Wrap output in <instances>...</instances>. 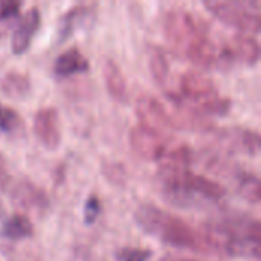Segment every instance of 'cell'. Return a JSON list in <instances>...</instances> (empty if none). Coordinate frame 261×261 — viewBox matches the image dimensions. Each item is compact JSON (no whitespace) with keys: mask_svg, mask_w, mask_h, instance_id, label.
Instances as JSON below:
<instances>
[{"mask_svg":"<svg viewBox=\"0 0 261 261\" xmlns=\"http://www.w3.org/2000/svg\"><path fill=\"white\" fill-rule=\"evenodd\" d=\"M164 31L170 44L200 67L220 64V50L208 38L205 28L187 9H171L165 15Z\"/></svg>","mask_w":261,"mask_h":261,"instance_id":"cell-1","label":"cell"},{"mask_svg":"<svg viewBox=\"0 0 261 261\" xmlns=\"http://www.w3.org/2000/svg\"><path fill=\"white\" fill-rule=\"evenodd\" d=\"M210 251L237 258H260L261 225L251 217H226L203 232Z\"/></svg>","mask_w":261,"mask_h":261,"instance_id":"cell-2","label":"cell"},{"mask_svg":"<svg viewBox=\"0 0 261 261\" xmlns=\"http://www.w3.org/2000/svg\"><path fill=\"white\" fill-rule=\"evenodd\" d=\"M135 219L144 232L158 237L168 246L196 252L210 251L206 239L200 231L154 205L145 203L138 206Z\"/></svg>","mask_w":261,"mask_h":261,"instance_id":"cell-3","label":"cell"},{"mask_svg":"<svg viewBox=\"0 0 261 261\" xmlns=\"http://www.w3.org/2000/svg\"><path fill=\"white\" fill-rule=\"evenodd\" d=\"M165 199L180 208H200L216 205L225 197V190L217 182L194 174L191 170L161 177Z\"/></svg>","mask_w":261,"mask_h":261,"instance_id":"cell-4","label":"cell"},{"mask_svg":"<svg viewBox=\"0 0 261 261\" xmlns=\"http://www.w3.org/2000/svg\"><path fill=\"white\" fill-rule=\"evenodd\" d=\"M180 90L184 99L193 104V110L202 115H225L229 101L222 98L214 83L203 73L185 72L180 78Z\"/></svg>","mask_w":261,"mask_h":261,"instance_id":"cell-5","label":"cell"},{"mask_svg":"<svg viewBox=\"0 0 261 261\" xmlns=\"http://www.w3.org/2000/svg\"><path fill=\"white\" fill-rule=\"evenodd\" d=\"M206 9L220 21L243 32L258 34L261 28L260 2L257 0H210Z\"/></svg>","mask_w":261,"mask_h":261,"instance_id":"cell-6","label":"cell"},{"mask_svg":"<svg viewBox=\"0 0 261 261\" xmlns=\"http://www.w3.org/2000/svg\"><path fill=\"white\" fill-rule=\"evenodd\" d=\"M136 115L141 127L162 136L164 139L174 130V122L162 102L150 95H142L136 101Z\"/></svg>","mask_w":261,"mask_h":261,"instance_id":"cell-7","label":"cell"},{"mask_svg":"<svg viewBox=\"0 0 261 261\" xmlns=\"http://www.w3.org/2000/svg\"><path fill=\"white\" fill-rule=\"evenodd\" d=\"M34 133L38 142L47 148L55 150L61 142V124L57 109H40L34 116Z\"/></svg>","mask_w":261,"mask_h":261,"instance_id":"cell-8","label":"cell"},{"mask_svg":"<svg viewBox=\"0 0 261 261\" xmlns=\"http://www.w3.org/2000/svg\"><path fill=\"white\" fill-rule=\"evenodd\" d=\"M260 60L258 41L246 34H237L220 50V63L240 61L248 66H255Z\"/></svg>","mask_w":261,"mask_h":261,"instance_id":"cell-9","label":"cell"},{"mask_svg":"<svg viewBox=\"0 0 261 261\" xmlns=\"http://www.w3.org/2000/svg\"><path fill=\"white\" fill-rule=\"evenodd\" d=\"M132 150L144 161H159L165 153V139L141 125L130 132Z\"/></svg>","mask_w":261,"mask_h":261,"instance_id":"cell-10","label":"cell"},{"mask_svg":"<svg viewBox=\"0 0 261 261\" xmlns=\"http://www.w3.org/2000/svg\"><path fill=\"white\" fill-rule=\"evenodd\" d=\"M40 24H41V15L38 8H31L29 11L24 12L23 17L18 18L11 38V47L14 54L20 55L29 49L35 34L40 29Z\"/></svg>","mask_w":261,"mask_h":261,"instance_id":"cell-11","label":"cell"},{"mask_svg":"<svg viewBox=\"0 0 261 261\" xmlns=\"http://www.w3.org/2000/svg\"><path fill=\"white\" fill-rule=\"evenodd\" d=\"M12 202L21 210L29 211H43L49 205L46 194L31 182H20L14 187Z\"/></svg>","mask_w":261,"mask_h":261,"instance_id":"cell-12","label":"cell"},{"mask_svg":"<svg viewBox=\"0 0 261 261\" xmlns=\"http://www.w3.org/2000/svg\"><path fill=\"white\" fill-rule=\"evenodd\" d=\"M90 67L87 58L81 54L80 49L70 47L60 54L54 61V73L60 78H67L76 73H84Z\"/></svg>","mask_w":261,"mask_h":261,"instance_id":"cell-13","label":"cell"},{"mask_svg":"<svg viewBox=\"0 0 261 261\" xmlns=\"http://www.w3.org/2000/svg\"><path fill=\"white\" fill-rule=\"evenodd\" d=\"M93 14V6L92 5H76L73 8H70L60 20L58 23V43H63L64 40H67L83 23H86V20Z\"/></svg>","mask_w":261,"mask_h":261,"instance_id":"cell-14","label":"cell"},{"mask_svg":"<svg viewBox=\"0 0 261 261\" xmlns=\"http://www.w3.org/2000/svg\"><path fill=\"white\" fill-rule=\"evenodd\" d=\"M31 92V80L20 72H8L0 78V93L11 99H23Z\"/></svg>","mask_w":261,"mask_h":261,"instance_id":"cell-15","label":"cell"},{"mask_svg":"<svg viewBox=\"0 0 261 261\" xmlns=\"http://www.w3.org/2000/svg\"><path fill=\"white\" fill-rule=\"evenodd\" d=\"M0 234H2V237H5L6 240H11V242L24 240V239L32 237L34 225L26 216L14 214V216H9L8 219H5V222L2 223V228H0Z\"/></svg>","mask_w":261,"mask_h":261,"instance_id":"cell-16","label":"cell"},{"mask_svg":"<svg viewBox=\"0 0 261 261\" xmlns=\"http://www.w3.org/2000/svg\"><path fill=\"white\" fill-rule=\"evenodd\" d=\"M104 81L110 96L116 101H125L127 98V81L119 66L109 60L104 66Z\"/></svg>","mask_w":261,"mask_h":261,"instance_id":"cell-17","label":"cell"},{"mask_svg":"<svg viewBox=\"0 0 261 261\" xmlns=\"http://www.w3.org/2000/svg\"><path fill=\"white\" fill-rule=\"evenodd\" d=\"M229 138L232 141V145L239 151H243L249 156L257 154L260 150V136L254 130H232Z\"/></svg>","mask_w":261,"mask_h":261,"instance_id":"cell-18","label":"cell"},{"mask_svg":"<svg viewBox=\"0 0 261 261\" xmlns=\"http://www.w3.org/2000/svg\"><path fill=\"white\" fill-rule=\"evenodd\" d=\"M239 193L249 202L258 203L261 197L260 179L255 174H243L239 179Z\"/></svg>","mask_w":261,"mask_h":261,"instance_id":"cell-19","label":"cell"},{"mask_svg":"<svg viewBox=\"0 0 261 261\" xmlns=\"http://www.w3.org/2000/svg\"><path fill=\"white\" fill-rule=\"evenodd\" d=\"M20 8L21 3L14 0H0V35L6 32V29L18 21L20 18Z\"/></svg>","mask_w":261,"mask_h":261,"instance_id":"cell-20","label":"cell"},{"mask_svg":"<svg viewBox=\"0 0 261 261\" xmlns=\"http://www.w3.org/2000/svg\"><path fill=\"white\" fill-rule=\"evenodd\" d=\"M21 125L20 116L11 107L0 104V135H15L21 130Z\"/></svg>","mask_w":261,"mask_h":261,"instance_id":"cell-21","label":"cell"},{"mask_svg":"<svg viewBox=\"0 0 261 261\" xmlns=\"http://www.w3.org/2000/svg\"><path fill=\"white\" fill-rule=\"evenodd\" d=\"M150 69H151L154 80L162 87L167 86V81L170 76V66H168V61L165 58V54H162L161 50H154L151 58H150Z\"/></svg>","mask_w":261,"mask_h":261,"instance_id":"cell-22","label":"cell"},{"mask_svg":"<svg viewBox=\"0 0 261 261\" xmlns=\"http://www.w3.org/2000/svg\"><path fill=\"white\" fill-rule=\"evenodd\" d=\"M153 257V251L145 248H122L116 252L119 261H148Z\"/></svg>","mask_w":261,"mask_h":261,"instance_id":"cell-23","label":"cell"},{"mask_svg":"<svg viewBox=\"0 0 261 261\" xmlns=\"http://www.w3.org/2000/svg\"><path fill=\"white\" fill-rule=\"evenodd\" d=\"M83 214H84V222L87 225H92L96 222V219L99 217L101 214V202L96 196H90L86 203H84V210H83Z\"/></svg>","mask_w":261,"mask_h":261,"instance_id":"cell-24","label":"cell"},{"mask_svg":"<svg viewBox=\"0 0 261 261\" xmlns=\"http://www.w3.org/2000/svg\"><path fill=\"white\" fill-rule=\"evenodd\" d=\"M8 180H9V174H8V170H6L3 158L0 156V190H3L6 187Z\"/></svg>","mask_w":261,"mask_h":261,"instance_id":"cell-25","label":"cell"},{"mask_svg":"<svg viewBox=\"0 0 261 261\" xmlns=\"http://www.w3.org/2000/svg\"><path fill=\"white\" fill-rule=\"evenodd\" d=\"M168 261H193V260H168Z\"/></svg>","mask_w":261,"mask_h":261,"instance_id":"cell-26","label":"cell"}]
</instances>
